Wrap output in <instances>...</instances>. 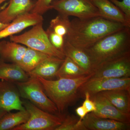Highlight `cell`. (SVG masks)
I'll use <instances>...</instances> for the list:
<instances>
[{
  "mask_svg": "<svg viewBox=\"0 0 130 130\" xmlns=\"http://www.w3.org/2000/svg\"><path fill=\"white\" fill-rule=\"evenodd\" d=\"M123 12L128 20L130 21V0H109Z\"/></svg>",
  "mask_w": 130,
  "mask_h": 130,
  "instance_id": "obj_28",
  "label": "cell"
},
{
  "mask_svg": "<svg viewBox=\"0 0 130 130\" xmlns=\"http://www.w3.org/2000/svg\"><path fill=\"white\" fill-rule=\"evenodd\" d=\"M93 73V77H129L130 52L99 64Z\"/></svg>",
  "mask_w": 130,
  "mask_h": 130,
  "instance_id": "obj_8",
  "label": "cell"
},
{
  "mask_svg": "<svg viewBox=\"0 0 130 130\" xmlns=\"http://www.w3.org/2000/svg\"><path fill=\"white\" fill-rule=\"evenodd\" d=\"M22 104L29 114L25 123L12 130H55L61 124L66 115H58L45 111L28 100L23 99Z\"/></svg>",
  "mask_w": 130,
  "mask_h": 130,
  "instance_id": "obj_5",
  "label": "cell"
},
{
  "mask_svg": "<svg viewBox=\"0 0 130 130\" xmlns=\"http://www.w3.org/2000/svg\"><path fill=\"white\" fill-rule=\"evenodd\" d=\"M31 1H37V0H31Z\"/></svg>",
  "mask_w": 130,
  "mask_h": 130,
  "instance_id": "obj_34",
  "label": "cell"
},
{
  "mask_svg": "<svg viewBox=\"0 0 130 130\" xmlns=\"http://www.w3.org/2000/svg\"><path fill=\"white\" fill-rule=\"evenodd\" d=\"M54 0H37L30 12L42 14L47 11L52 9L51 3Z\"/></svg>",
  "mask_w": 130,
  "mask_h": 130,
  "instance_id": "obj_27",
  "label": "cell"
},
{
  "mask_svg": "<svg viewBox=\"0 0 130 130\" xmlns=\"http://www.w3.org/2000/svg\"><path fill=\"white\" fill-rule=\"evenodd\" d=\"M34 5L31 0H10L8 6L0 11V21L9 24L19 16L30 12Z\"/></svg>",
  "mask_w": 130,
  "mask_h": 130,
  "instance_id": "obj_14",
  "label": "cell"
},
{
  "mask_svg": "<svg viewBox=\"0 0 130 130\" xmlns=\"http://www.w3.org/2000/svg\"><path fill=\"white\" fill-rule=\"evenodd\" d=\"M10 41L27 47L40 51L49 56L64 59L66 56L51 44L46 31L43 27V22L33 26L30 30L19 36H10Z\"/></svg>",
  "mask_w": 130,
  "mask_h": 130,
  "instance_id": "obj_4",
  "label": "cell"
},
{
  "mask_svg": "<svg viewBox=\"0 0 130 130\" xmlns=\"http://www.w3.org/2000/svg\"><path fill=\"white\" fill-rule=\"evenodd\" d=\"M7 112H8L6 111L4 109L0 108V119L2 117L4 116L5 114Z\"/></svg>",
  "mask_w": 130,
  "mask_h": 130,
  "instance_id": "obj_32",
  "label": "cell"
},
{
  "mask_svg": "<svg viewBox=\"0 0 130 130\" xmlns=\"http://www.w3.org/2000/svg\"><path fill=\"white\" fill-rule=\"evenodd\" d=\"M125 27L128 26L101 16L85 19L76 18L70 21L64 39L74 46L85 50L104 37Z\"/></svg>",
  "mask_w": 130,
  "mask_h": 130,
  "instance_id": "obj_1",
  "label": "cell"
},
{
  "mask_svg": "<svg viewBox=\"0 0 130 130\" xmlns=\"http://www.w3.org/2000/svg\"><path fill=\"white\" fill-rule=\"evenodd\" d=\"M8 24H5L2 23L0 21V31L2 30L3 29H5L6 27L7 26Z\"/></svg>",
  "mask_w": 130,
  "mask_h": 130,
  "instance_id": "obj_31",
  "label": "cell"
},
{
  "mask_svg": "<svg viewBox=\"0 0 130 130\" xmlns=\"http://www.w3.org/2000/svg\"><path fill=\"white\" fill-rule=\"evenodd\" d=\"M20 97L28 100L45 111L59 115L56 106L46 94L41 84L36 77H30L27 81L16 82Z\"/></svg>",
  "mask_w": 130,
  "mask_h": 130,
  "instance_id": "obj_6",
  "label": "cell"
},
{
  "mask_svg": "<svg viewBox=\"0 0 130 130\" xmlns=\"http://www.w3.org/2000/svg\"><path fill=\"white\" fill-rule=\"evenodd\" d=\"M84 98L85 100L83 103V106L85 108L88 113L94 112L96 110L95 104L90 98V95L88 92H86L84 94Z\"/></svg>",
  "mask_w": 130,
  "mask_h": 130,
  "instance_id": "obj_29",
  "label": "cell"
},
{
  "mask_svg": "<svg viewBox=\"0 0 130 130\" xmlns=\"http://www.w3.org/2000/svg\"><path fill=\"white\" fill-rule=\"evenodd\" d=\"M75 111L78 116L79 117V120L80 121H82L84 118L88 113L86 109L83 106L77 108Z\"/></svg>",
  "mask_w": 130,
  "mask_h": 130,
  "instance_id": "obj_30",
  "label": "cell"
},
{
  "mask_svg": "<svg viewBox=\"0 0 130 130\" xmlns=\"http://www.w3.org/2000/svg\"><path fill=\"white\" fill-rule=\"evenodd\" d=\"M51 6L59 14L81 19L101 16L92 0H55Z\"/></svg>",
  "mask_w": 130,
  "mask_h": 130,
  "instance_id": "obj_7",
  "label": "cell"
},
{
  "mask_svg": "<svg viewBox=\"0 0 130 130\" xmlns=\"http://www.w3.org/2000/svg\"><path fill=\"white\" fill-rule=\"evenodd\" d=\"M50 56H51L40 51L27 47L24 54L18 65L28 73Z\"/></svg>",
  "mask_w": 130,
  "mask_h": 130,
  "instance_id": "obj_22",
  "label": "cell"
},
{
  "mask_svg": "<svg viewBox=\"0 0 130 130\" xmlns=\"http://www.w3.org/2000/svg\"><path fill=\"white\" fill-rule=\"evenodd\" d=\"M55 130H87L83 121L73 115H68L65 116L60 125Z\"/></svg>",
  "mask_w": 130,
  "mask_h": 130,
  "instance_id": "obj_25",
  "label": "cell"
},
{
  "mask_svg": "<svg viewBox=\"0 0 130 130\" xmlns=\"http://www.w3.org/2000/svg\"><path fill=\"white\" fill-rule=\"evenodd\" d=\"M98 93L106 98L120 111L124 113L130 114V91L116 89Z\"/></svg>",
  "mask_w": 130,
  "mask_h": 130,
  "instance_id": "obj_19",
  "label": "cell"
},
{
  "mask_svg": "<svg viewBox=\"0 0 130 130\" xmlns=\"http://www.w3.org/2000/svg\"><path fill=\"white\" fill-rule=\"evenodd\" d=\"M30 76L17 64H8L0 61V79L12 82L27 81Z\"/></svg>",
  "mask_w": 130,
  "mask_h": 130,
  "instance_id": "obj_20",
  "label": "cell"
},
{
  "mask_svg": "<svg viewBox=\"0 0 130 130\" xmlns=\"http://www.w3.org/2000/svg\"><path fill=\"white\" fill-rule=\"evenodd\" d=\"M64 59L50 56L28 74L30 77H40L46 79L55 77Z\"/></svg>",
  "mask_w": 130,
  "mask_h": 130,
  "instance_id": "obj_17",
  "label": "cell"
},
{
  "mask_svg": "<svg viewBox=\"0 0 130 130\" xmlns=\"http://www.w3.org/2000/svg\"><path fill=\"white\" fill-rule=\"evenodd\" d=\"M90 98L95 104L96 110L93 113L96 116L130 124V114L119 110L101 94L91 95Z\"/></svg>",
  "mask_w": 130,
  "mask_h": 130,
  "instance_id": "obj_10",
  "label": "cell"
},
{
  "mask_svg": "<svg viewBox=\"0 0 130 130\" xmlns=\"http://www.w3.org/2000/svg\"><path fill=\"white\" fill-rule=\"evenodd\" d=\"M95 68L99 64L130 52V27L107 35L84 50Z\"/></svg>",
  "mask_w": 130,
  "mask_h": 130,
  "instance_id": "obj_3",
  "label": "cell"
},
{
  "mask_svg": "<svg viewBox=\"0 0 130 130\" xmlns=\"http://www.w3.org/2000/svg\"><path fill=\"white\" fill-rule=\"evenodd\" d=\"M116 89L130 91V77H93L81 85L79 89L80 97L88 92L90 96L102 91Z\"/></svg>",
  "mask_w": 130,
  "mask_h": 130,
  "instance_id": "obj_9",
  "label": "cell"
},
{
  "mask_svg": "<svg viewBox=\"0 0 130 130\" xmlns=\"http://www.w3.org/2000/svg\"><path fill=\"white\" fill-rule=\"evenodd\" d=\"M0 108L8 112L25 109L17 86L12 82L0 81Z\"/></svg>",
  "mask_w": 130,
  "mask_h": 130,
  "instance_id": "obj_11",
  "label": "cell"
},
{
  "mask_svg": "<svg viewBox=\"0 0 130 130\" xmlns=\"http://www.w3.org/2000/svg\"><path fill=\"white\" fill-rule=\"evenodd\" d=\"M87 130H129L130 124L101 118L93 112L87 114L82 120Z\"/></svg>",
  "mask_w": 130,
  "mask_h": 130,
  "instance_id": "obj_13",
  "label": "cell"
},
{
  "mask_svg": "<svg viewBox=\"0 0 130 130\" xmlns=\"http://www.w3.org/2000/svg\"><path fill=\"white\" fill-rule=\"evenodd\" d=\"M89 74H90L83 70L71 59L66 56L55 77L58 78L74 79Z\"/></svg>",
  "mask_w": 130,
  "mask_h": 130,
  "instance_id": "obj_21",
  "label": "cell"
},
{
  "mask_svg": "<svg viewBox=\"0 0 130 130\" xmlns=\"http://www.w3.org/2000/svg\"><path fill=\"white\" fill-rule=\"evenodd\" d=\"M8 1V0H0V6L3 3L5 2L6 1Z\"/></svg>",
  "mask_w": 130,
  "mask_h": 130,
  "instance_id": "obj_33",
  "label": "cell"
},
{
  "mask_svg": "<svg viewBox=\"0 0 130 130\" xmlns=\"http://www.w3.org/2000/svg\"><path fill=\"white\" fill-rule=\"evenodd\" d=\"M15 113L8 112L0 119V130H12L25 123L29 119V114L25 109Z\"/></svg>",
  "mask_w": 130,
  "mask_h": 130,
  "instance_id": "obj_23",
  "label": "cell"
},
{
  "mask_svg": "<svg viewBox=\"0 0 130 130\" xmlns=\"http://www.w3.org/2000/svg\"><path fill=\"white\" fill-rule=\"evenodd\" d=\"M93 73L74 78H58L56 80L36 77L41 84L48 97L54 103L59 115H65L68 108L80 98L79 89L93 76Z\"/></svg>",
  "mask_w": 130,
  "mask_h": 130,
  "instance_id": "obj_2",
  "label": "cell"
},
{
  "mask_svg": "<svg viewBox=\"0 0 130 130\" xmlns=\"http://www.w3.org/2000/svg\"><path fill=\"white\" fill-rule=\"evenodd\" d=\"M63 53L89 74L93 73L95 67L90 57L84 50L74 46L65 40Z\"/></svg>",
  "mask_w": 130,
  "mask_h": 130,
  "instance_id": "obj_15",
  "label": "cell"
},
{
  "mask_svg": "<svg viewBox=\"0 0 130 130\" xmlns=\"http://www.w3.org/2000/svg\"><path fill=\"white\" fill-rule=\"evenodd\" d=\"M27 47L14 42H0V57L3 60L18 65L23 56Z\"/></svg>",
  "mask_w": 130,
  "mask_h": 130,
  "instance_id": "obj_18",
  "label": "cell"
},
{
  "mask_svg": "<svg viewBox=\"0 0 130 130\" xmlns=\"http://www.w3.org/2000/svg\"><path fill=\"white\" fill-rule=\"evenodd\" d=\"M43 20L42 15L37 13L28 12L20 15L0 31V40L14 35L29 26L43 22Z\"/></svg>",
  "mask_w": 130,
  "mask_h": 130,
  "instance_id": "obj_12",
  "label": "cell"
},
{
  "mask_svg": "<svg viewBox=\"0 0 130 130\" xmlns=\"http://www.w3.org/2000/svg\"><path fill=\"white\" fill-rule=\"evenodd\" d=\"M92 1L99 10L101 17L130 27V21L128 20L125 14L109 0Z\"/></svg>",
  "mask_w": 130,
  "mask_h": 130,
  "instance_id": "obj_16",
  "label": "cell"
},
{
  "mask_svg": "<svg viewBox=\"0 0 130 130\" xmlns=\"http://www.w3.org/2000/svg\"><path fill=\"white\" fill-rule=\"evenodd\" d=\"M70 25L69 16L59 14L50 21L49 28L56 34L64 37L68 32Z\"/></svg>",
  "mask_w": 130,
  "mask_h": 130,
  "instance_id": "obj_24",
  "label": "cell"
},
{
  "mask_svg": "<svg viewBox=\"0 0 130 130\" xmlns=\"http://www.w3.org/2000/svg\"><path fill=\"white\" fill-rule=\"evenodd\" d=\"M46 31L51 44L58 50L63 52L64 37L56 34L49 28Z\"/></svg>",
  "mask_w": 130,
  "mask_h": 130,
  "instance_id": "obj_26",
  "label": "cell"
}]
</instances>
